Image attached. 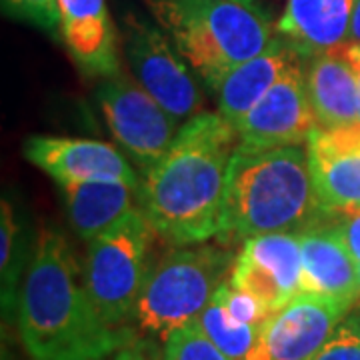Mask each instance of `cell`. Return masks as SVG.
<instances>
[{
  "mask_svg": "<svg viewBox=\"0 0 360 360\" xmlns=\"http://www.w3.org/2000/svg\"><path fill=\"white\" fill-rule=\"evenodd\" d=\"M238 132L220 112H200L180 127L167 155L141 184V208L172 245L220 236Z\"/></svg>",
  "mask_w": 360,
  "mask_h": 360,
  "instance_id": "6da1fadb",
  "label": "cell"
},
{
  "mask_svg": "<svg viewBox=\"0 0 360 360\" xmlns=\"http://www.w3.org/2000/svg\"><path fill=\"white\" fill-rule=\"evenodd\" d=\"M18 326L34 360H104L129 342L94 309L63 232L42 229L18 295Z\"/></svg>",
  "mask_w": 360,
  "mask_h": 360,
  "instance_id": "7a4b0ae2",
  "label": "cell"
},
{
  "mask_svg": "<svg viewBox=\"0 0 360 360\" xmlns=\"http://www.w3.org/2000/svg\"><path fill=\"white\" fill-rule=\"evenodd\" d=\"M324 212L310 174L307 146L234 153L222 238L302 232L321 220Z\"/></svg>",
  "mask_w": 360,
  "mask_h": 360,
  "instance_id": "3957f363",
  "label": "cell"
},
{
  "mask_svg": "<svg viewBox=\"0 0 360 360\" xmlns=\"http://www.w3.org/2000/svg\"><path fill=\"white\" fill-rule=\"evenodd\" d=\"M156 25L210 90L264 52L276 26L257 0H144Z\"/></svg>",
  "mask_w": 360,
  "mask_h": 360,
  "instance_id": "277c9868",
  "label": "cell"
},
{
  "mask_svg": "<svg viewBox=\"0 0 360 360\" xmlns=\"http://www.w3.org/2000/svg\"><path fill=\"white\" fill-rule=\"evenodd\" d=\"M234 260L229 250L202 243L170 250L150 266L132 319L144 333L167 338L198 319L231 278Z\"/></svg>",
  "mask_w": 360,
  "mask_h": 360,
  "instance_id": "5b68a950",
  "label": "cell"
},
{
  "mask_svg": "<svg viewBox=\"0 0 360 360\" xmlns=\"http://www.w3.org/2000/svg\"><path fill=\"white\" fill-rule=\"evenodd\" d=\"M155 234L153 222L142 208H136L110 231L89 240L82 281L94 309L110 326L134 316L150 272L148 252Z\"/></svg>",
  "mask_w": 360,
  "mask_h": 360,
  "instance_id": "8992f818",
  "label": "cell"
},
{
  "mask_svg": "<svg viewBox=\"0 0 360 360\" xmlns=\"http://www.w3.org/2000/svg\"><path fill=\"white\" fill-rule=\"evenodd\" d=\"M124 54L132 77L180 124L205 112L198 75L160 26L129 16L124 20Z\"/></svg>",
  "mask_w": 360,
  "mask_h": 360,
  "instance_id": "52a82bcc",
  "label": "cell"
},
{
  "mask_svg": "<svg viewBox=\"0 0 360 360\" xmlns=\"http://www.w3.org/2000/svg\"><path fill=\"white\" fill-rule=\"evenodd\" d=\"M96 101L112 136L142 174L167 155L182 127L122 66L115 75L104 77L96 90Z\"/></svg>",
  "mask_w": 360,
  "mask_h": 360,
  "instance_id": "ba28073f",
  "label": "cell"
},
{
  "mask_svg": "<svg viewBox=\"0 0 360 360\" xmlns=\"http://www.w3.org/2000/svg\"><path fill=\"white\" fill-rule=\"evenodd\" d=\"M319 129L307 90L304 60L295 65L236 127L238 153L304 146Z\"/></svg>",
  "mask_w": 360,
  "mask_h": 360,
  "instance_id": "9c48e42d",
  "label": "cell"
},
{
  "mask_svg": "<svg viewBox=\"0 0 360 360\" xmlns=\"http://www.w3.org/2000/svg\"><path fill=\"white\" fill-rule=\"evenodd\" d=\"M276 312L302 292V248L298 232H270L245 238L231 278Z\"/></svg>",
  "mask_w": 360,
  "mask_h": 360,
  "instance_id": "30bf717a",
  "label": "cell"
},
{
  "mask_svg": "<svg viewBox=\"0 0 360 360\" xmlns=\"http://www.w3.org/2000/svg\"><path fill=\"white\" fill-rule=\"evenodd\" d=\"M352 309L335 298L300 292L264 322L257 360H312Z\"/></svg>",
  "mask_w": 360,
  "mask_h": 360,
  "instance_id": "8fae6325",
  "label": "cell"
},
{
  "mask_svg": "<svg viewBox=\"0 0 360 360\" xmlns=\"http://www.w3.org/2000/svg\"><path fill=\"white\" fill-rule=\"evenodd\" d=\"M25 156L58 184L89 180H120L141 191V179L116 146L90 139L30 136Z\"/></svg>",
  "mask_w": 360,
  "mask_h": 360,
  "instance_id": "7c38bea8",
  "label": "cell"
},
{
  "mask_svg": "<svg viewBox=\"0 0 360 360\" xmlns=\"http://www.w3.org/2000/svg\"><path fill=\"white\" fill-rule=\"evenodd\" d=\"M302 248V292L360 302L359 262L354 260L333 214L326 210L310 229L298 232Z\"/></svg>",
  "mask_w": 360,
  "mask_h": 360,
  "instance_id": "4fadbf2b",
  "label": "cell"
},
{
  "mask_svg": "<svg viewBox=\"0 0 360 360\" xmlns=\"http://www.w3.org/2000/svg\"><path fill=\"white\" fill-rule=\"evenodd\" d=\"M304 146L324 210L359 208L360 122L340 129H316Z\"/></svg>",
  "mask_w": 360,
  "mask_h": 360,
  "instance_id": "5bb4252c",
  "label": "cell"
},
{
  "mask_svg": "<svg viewBox=\"0 0 360 360\" xmlns=\"http://www.w3.org/2000/svg\"><path fill=\"white\" fill-rule=\"evenodd\" d=\"M60 39L90 77H110L120 68L116 28L106 0H58Z\"/></svg>",
  "mask_w": 360,
  "mask_h": 360,
  "instance_id": "9a60e30c",
  "label": "cell"
},
{
  "mask_svg": "<svg viewBox=\"0 0 360 360\" xmlns=\"http://www.w3.org/2000/svg\"><path fill=\"white\" fill-rule=\"evenodd\" d=\"M356 0H286L276 37L304 60L340 51L350 40Z\"/></svg>",
  "mask_w": 360,
  "mask_h": 360,
  "instance_id": "2e32d148",
  "label": "cell"
},
{
  "mask_svg": "<svg viewBox=\"0 0 360 360\" xmlns=\"http://www.w3.org/2000/svg\"><path fill=\"white\" fill-rule=\"evenodd\" d=\"M304 78L319 129H340L360 122L359 80L342 52L307 58Z\"/></svg>",
  "mask_w": 360,
  "mask_h": 360,
  "instance_id": "e0dca14e",
  "label": "cell"
},
{
  "mask_svg": "<svg viewBox=\"0 0 360 360\" xmlns=\"http://www.w3.org/2000/svg\"><path fill=\"white\" fill-rule=\"evenodd\" d=\"M304 58L276 37L264 52L232 68L219 84V112L236 129L255 104Z\"/></svg>",
  "mask_w": 360,
  "mask_h": 360,
  "instance_id": "ac0fdd59",
  "label": "cell"
},
{
  "mask_svg": "<svg viewBox=\"0 0 360 360\" xmlns=\"http://www.w3.org/2000/svg\"><path fill=\"white\" fill-rule=\"evenodd\" d=\"M65 196L66 214L82 240H92L110 231L136 210L139 188L120 180H89L58 184Z\"/></svg>",
  "mask_w": 360,
  "mask_h": 360,
  "instance_id": "d6986e66",
  "label": "cell"
},
{
  "mask_svg": "<svg viewBox=\"0 0 360 360\" xmlns=\"http://www.w3.org/2000/svg\"><path fill=\"white\" fill-rule=\"evenodd\" d=\"M194 324L226 354L229 360H257V348L264 324L260 326L236 321L219 295L212 296Z\"/></svg>",
  "mask_w": 360,
  "mask_h": 360,
  "instance_id": "ffe728a7",
  "label": "cell"
},
{
  "mask_svg": "<svg viewBox=\"0 0 360 360\" xmlns=\"http://www.w3.org/2000/svg\"><path fill=\"white\" fill-rule=\"evenodd\" d=\"M22 238L13 205L2 198L0 205V272H2V310L13 312L18 302V274L22 270Z\"/></svg>",
  "mask_w": 360,
  "mask_h": 360,
  "instance_id": "44dd1931",
  "label": "cell"
},
{
  "mask_svg": "<svg viewBox=\"0 0 360 360\" xmlns=\"http://www.w3.org/2000/svg\"><path fill=\"white\" fill-rule=\"evenodd\" d=\"M165 360H229L194 324H184L165 338Z\"/></svg>",
  "mask_w": 360,
  "mask_h": 360,
  "instance_id": "7402d4cb",
  "label": "cell"
},
{
  "mask_svg": "<svg viewBox=\"0 0 360 360\" xmlns=\"http://www.w3.org/2000/svg\"><path fill=\"white\" fill-rule=\"evenodd\" d=\"M6 14L22 18L30 25L49 32L60 30V8L58 0H2Z\"/></svg>",
  "mask_w": 360,
  "mask_h": 360,
  "instance_id": "603a6c76",
  "label": "cell"
},
{
  "mask_svg": "<svg viewBox=\"0 0 360 360\" xmlns=\"http://www.w3.org/2000/svg\"><path fill=\"white\" fill-rule=\"evenodd\" d=\"M217 295L220 296V300L224 302L226 310L231 312L236 321L246 322V324H260V326L269 321V309L258 300L257 296L236 288L231 281H226V283L222 284L217 290Z\"/></svg>",
  "mask_w": 360,
  "mask_h": 360,
  "instance_id": "cb8c5ba5",
  "label": "cell"
},
{
  "mask_svg": "<svg viewBox=\"0 0 360 360\" xmlns=\"http://www.w3.org/2000/svg\"><path fill=\"white\" fill-rule=\"evenodd\" d=\"M312 360H360V333L345 319Z\"/></svg>",
  "mask_w": 360,
  "mask_h": 360,
  "instance_id": "d4e9b609",
  "label": "cell"
},
{
  "mask_svg": "<svg viewBox=\"0 0 360 360\" xmlns=\"http://www.w3.org/2000/svg\"><path fill=\"white\" fill-rule=\"evenodd\" d=\"M328 212L336 220L354 260L360 264V206L359 208H345V210H328Z\"/></svg>",
  "mask_w": 360,
  "mask_h": 360,
  "instance_id": "484cf974",
  "label": "cell"
},
{
  "mask_svg": "<svg viewBox=\"0 0 360 360\" xmlns=\"http://www.w3.org/2000/svg\"><path fill=\"white\" fill-rule=\"evenodd\" d=\"M340 52L345 54V58H347L350 66H352V70H354V75H356V80H359V89H360V42H348L345 44Z\"/></svg>",
  "mask_w": 360,
  "mask_h": 360,
  "instance_id": "4316f807",
  "label": "cell"
},
{
  "mask_svg": "<svg viewBox=\"0 0 360 360\" xmlns=\"http://www.w3.org/2000/svg\"><path fill=\"white\" fill-rule=\"evenodd\" d=\"M104 360H153L148 359L146 354H142L141 350H136V348H124V350H116L110 354V359L106 356Z\"/></svg>",
  "mask_w": 360,
  "mask_h": 360,
  "instance_id": "83f0119b",
  "label": "cell"
},
{
  "mask_svg": "<svg viewBox=\"0 0 360 360\" xmlns=\"http://www.w3.org/2000/svg\"><path fill=\"white\" fill-rule=\"evenodd\" d=\"M348 42H360V0H356V8H354V16H352L350 40Z\"/></svg>",
  "mask_w": 360,
  "mask_h": 360,
  "instance_id": "f1b7e54d",
  "label": "cell"
},
{
  "mask_svg": "<svg viewBox=\"0 0 360 360\" xmlns=\"http://www.w3.org/2000/svg\"><path fill=\"white\" fill-rule=\"evenodd\" d=\"M347 319L350 321V324H352V326H354V328L360 333V307L354 310V312H348Z\"/></svg>",
  "mask_w": 360,
  "mask_h": 360,
  "instance_id": "f546056e",
  "label": "cell"
},
{
  "mask_svg": "<svg viewBox=\"0 0 360 360\" xmlns=\"http://www.w3.org/2000/svg\"><path fill=\"white\" fill-rule=\"evenodd\" d=\"M359 274H360V264H359Z\"/></svg>",
  "mask_w": 360,
  "mask_h": 360,
  "instance_id": "4dcf8cb0",
  "label": "cell"
}]
</instances>
